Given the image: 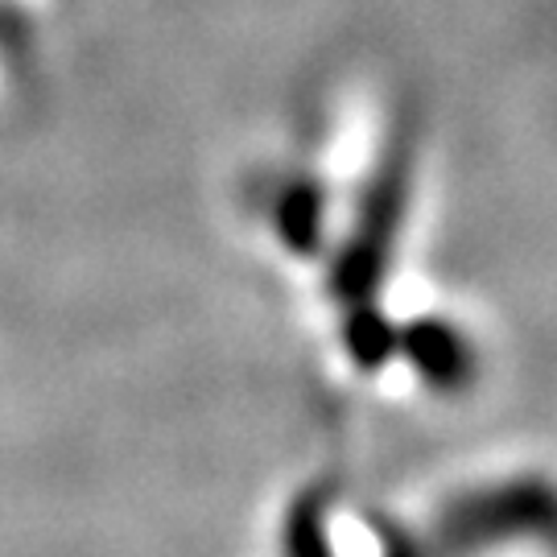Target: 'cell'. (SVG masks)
<instances>
[{"label":"cell","instance_id":"cell-1","mask_svg":"<svg viewBox=\"0 0 557 557\" xmlns=\"http://www.w3.org/2000/svg\"><path fill=\"white\" fill-rule=\"evenodd\" d=\"M413 158H418L413 120H400L384 140L376 165L368 174V186L359 195L356 227L347 232L335 264H331V294L343 306V319L380 310L376 294L388 273L400 223H405V207H409V190H413Z\"/></svg>","mask_w":557,"mask_h":557},{"label":"cell","instance_id":"cell-2","mask_svg":"<svg viewBox=\"0 0 557 557\" xmlns=\"http://www.w3.org/2000/svg\"><path fill=\"white\" fill-rule=\"evenodd\" d=\"M504 537H537L557 554V487L512 479L450 504L418 537H397L388 557H475Z\"/></svg>","mask_w":557,"mask_h":557},{"label":"cell","instance_id":"cell-3","mask_svg":"<svg viewBox=\"0 0 557 557\" xmlns=\"http://www.w3.org/2000/svg\"><path fill=\"white\" fill-rule=\"evenodd\" d=\"M397 356L409 359L425 384L446 388V393L467 388L479 368L471 338L462 335L455 322L442 319H418L409 326H397Z\"/></svg>","mask_w":557,"mask_h":557},{"label":"cell","instance_id":"cell-4","mask_svg":"<svg viewBox=\"0 0 557 557\" xmlns=\"http://www.w3.org/2000/svg\"><path fill=\"white\" fill-rule=\"evenodd\" d=\"M269 220L277 227L281 244L298 257H314L322 248V227H326V190L310 174H294L281 182L273 195Z\"/></svg>","mask_w":557,"mask_h":557},{"label":"cell","instance_id":"cell-5","mask_svg":"<svg viewBox=\"0 0 557 557\" xmlns=\"http://www.w3.org/2000/svg\"><path fill=\"white\" fill-rule=\"evenodd\" d=\"M289 557H331V537H326V512H322V496L301 499L289 517V533H285Z\"/></svg>","mask_w":557,"mask_h":557}]
</instances>
